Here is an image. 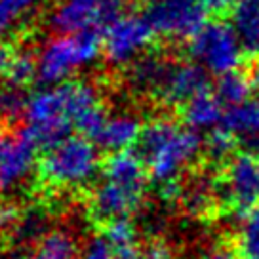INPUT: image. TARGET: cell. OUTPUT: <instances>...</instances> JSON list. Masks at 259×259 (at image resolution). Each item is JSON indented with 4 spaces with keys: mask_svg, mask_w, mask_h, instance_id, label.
<instances>
[{
    "mask_svg": "<svg viewBox=\"0 0 259 259\" xmlns=\"http://www.w3.org/2000/svg\"><path fill=\"white\" fill-rule=\"evenodd\" d=\"M143 158L149 178L158 185L179 179L181 171L204 151L198 132L170 118H154L143 126L136 147Z\"/></svg>",
    "mask_w": 259,
    "mask_h": 259,
    "instance_id": "1",
    "label": "cell"
},
{
    "mask_svg": "<svg viewBox=\"0 0 259 259\" xmlns=\"http://www.w3.org/2000/svg\"><path fill=\"white\" fill-rule=\"evenodd\" d=\"M101 149L84 136L73 134L59 145L44 151L38 179L54 191H86L101 178Z\"/></svg>",
    "mask_w": 259,
    "mask_h": 259,
    "instance_id": "2",
    "label": "cell"
},
{
    "mask_svg": "<svg viewBox=\"0 0 259 259\" xmlns=\"http://www.w3.org/2000/svg\"><path fill=\"white\" fill-rule=\"evenodd\" d=\"M103 56V31H86L73 36L54 34L36 52V82L56 88L73 80L80 69L92 67Z\"/></svg>",
    "mask_w": 259,
    "mask_h": 259,
    "instance_id": "3",
    "label": "cell"
},
{
    "mask_svg": "<svg viewBox=\"0 0 259 259\" xmlns=\"http://www.w3.org/2000/svg\"><path fill=\"white\" fill-rule=\"evenodd\" d=\"M23 120L25 128L29 130L40 151L59 145L73 136L74 130L61 86L32 92Z\"/></svg>",
    "mask_w": 259,
    "mask_h": 259,
    "instance_id": "4",
    "label": "cell"
},
{
    "mask_svg": "<svg viewBox=\"0 0 259 259\" xmlns=\"http://www.w3.org/2000/svg\"><path fill=\"white\" fill-rule=\"evenodd\" d=\"M128 0H59L48 14L54 34L73 36L86 31H105L126 14Z\"/></svg>",
    "mask_w": 259,
    "mask_h": 259,
    "instance_id": "5",
    "label": "cell"
},
{
    "mask_svg": "<svg viewBox=\"0 0 259 259\" xmlns=\"http://www.w3.org/2000/svg\"><path fill=\"white\" fill-rule=\"evenodd\" d=\"M221 206L248 215L259 208V154L251 151L235 153L218 176Z\"/></svg>",
    "mask_w": 259,
    "mask_h": 259,
    "instance_id": "6",
    "label": "cell"
},
{
    "mask_svg": "<svg viewBox=\"0 0 259 259\" xmlns=\"http://www.w3.org/2000/svg\"><path fill=\"white\" fill-rule=\"evenodd\" d=\"M242 50L233 25L225 21H211L189 42V54L194 63L219 76L240 69Z\"/></svg>",
    "mask_w": 259,
    "mask_h": 259,
    "instance_id": "7",
    "label": "cell"
},
{
    "mask_svg": "<svg viewBox=\"0 0 259 259\" xmlns=\"http://www.w3.org/2000/svg\"><path fill=\"white\" fill-rule=\"evenodd\" d=\"M156 32L145 16L126 12L103 31V57L113 67H126L145 56Z\"/></svg>",
    "mask_w": 259,
    "mask_h": 259,
    "instance_id": "8",
    "label": "cell"
},
{
    "mask_svg": "<svg viewBox=\"0 0 259 259\" xmlns=\"http://www.w3.org/2000/svg\"><path fill=\"white\" fill-rule=\"evenodd\" d=\"M143 16L156 34L179 40H193L208 25L200 0H153L145 4Z\"/></svg>",
    "mask_w": 259,
    "mask_h": 259,
    "instance_id": "9",
    "label": "cell"
},
{
    "mask_svg": "<svg viewBox=\"0 0 259 259\" xmlns=\"http://www.w3.org/2000/svg\"><path fill=\"white\" fill-rule=\"evenodd\" d=\"M38 145L29 130L0 132V191H10L38 170Z\"/></svg>",
    "mask_w": 259,
    "mask_h": 259,
    "instance_id": "10",
    "label": "cell"
},
{
    "mask_svg": "<svg viewBox=\"0 0 259 259\" xmlns=\"http://www.w3.org/2000/svg\"><path fill=\"white\" fill-rule=\"evenodd\" d=\"M147 189L124 185L113 179L99 178L90 191V215L97 227H103L114 219H130L141 208Z\"/></svg>",
    "mask_w": 259,
    "mask_h": 259,
    "instance_id": "11",
    "label": "cell"
},
{
    "mask_svg": "<svg viewBox=\"0 0 259 259\" xmlns=\"http://www.w3.org/2000/svg\"><path fill=\"white\" fill-rule=\"evenodd\" d=\"M206 90H210V80L204 67L194 61H171L154 99L162 105L183 107Z\"/></svg>",
    "mask_w": 259,
    "mask_h": 259,
    "instance_id": "12",
    "label": "cell"
},
{
    "mask_svg": "<svg viewBox=\"0 0 259 259\" xmlns=\"http://www.w3.org/2000/svg\"><path fill=\"white\" fill-rule=\"evenodd\" d=\"M143 126L145 124H141L138 114H132V113L111 114L103 132L96 139V145L109 154L122 153V151H132L134 147H138Z\"/></svg>",
    "mask_w": 259,
    "mask_h": 259,
    "instance_id": "13",
    "label": "cell"
},
{
    "mask_svg": "<svg viewBox=\"0 0 259 259\" xmlns=\"http://www.w3.org/2000/svg\"><path fill=\"white\" fill-rule=\"evenodd\" d=\"M223 103L219 101L211 90H206L202 94L193 97L187 105L181 107V120L183 126L189 130H215L219 124H223Z\"/></svg>",
    "mask_w": 259,
    "mask_h": 259,
    "instance_id": "14",
    "label": "cell"
},
{
    "mask_svg": "<svg viewBox=\"0 0 259 259\" xmlns=\"http://www.w3.org/2000/svg\"><path fill=\"white\" fill-rule=\"evenodd\" d=\"M181 204L185 213L196 219L211 218L218 210H221V198L218 191V178H198L189 187L183 189Z\"/></svg>",
    "mask_w": 259,
    "mask_h": 259,
    "instance_id": "15",
    "label": "cell"
},
{
    "mask_svg": "<svg viewBox=\"0 0 259 259\" xmlns=\"http://www.w3.org/2000/svg\"><path fill=\"white\" fill-rule=\"evenodd\" d=\"M170 65V59L147 52L145 56L139 57L136 63L130 65L128 80L132 84V88L154 96L160 88V84L164 82V78H166Z\"/></svg>",
    "mask_w": 259,
    "mask_h": 259,
    "instance_id": "16",
    "label": "cell"
},
{
    "mask_svg": "<svg viewBox=\"0 0 259 259\" xmlns=\"http://www.w3.org/2000/svg\"><path fill=\"white\" fill-rule=\"evenodd\" d=\"M233 29L244 52L259 56V0H238L233 12Z\"/></svg>",
    "mask_w": 259,
    "mask_h": 259,
    "instance_id": "17",
    "label": "cell"
},
{
    "mask_svg": "<svg viewBox=\"0 0 259 259\" xmlns=\"http://www.w3.org/2000/svg\"><path fill=\"white\" fill-rule=\"evenodd\" d=\"M78 246L71 233L56 229L50 231L38 244L32 246L27 259H78Z\"/></svg>",
    "mask_w": 259,
    "mask_h": 259,
    "instance_id": "18",
    "label": "cell"
},
{
    "mask_svg": "<svg viewBox=\"0 0 259 259\" xmlns=\"http://www.w3.org/2000/svg\"><path fill=\"white\" fill-rule=\"evenodd\" d=\"M221 126L235 136H246L250 139L259 136V97L227 109Z\"/></svg>",
    "mask_w": 259,
    "mask_h": 259,
    "instance_id": "19",
    "label": "cell"
},
{
    "mask_svg": "<svg viewBox=\"0 0 259 259\" xmlns=\"http://www.w3.org/2000/svg\"><path fill=\"white\" fill-rule=\"evenodd\" d=\"M46 225H48V211L40 206L27 208L21 211V218L12 233V238L19 244H38L50 233V231L46 233Z\"/></svg>",
    "mask_w": 259,
    "mask_h": 259,
    "instance_id": "20",
    "label": "cell"
},
{
    "mask_svg": "<svg viewBox=\"0 0 259 259\" xmlns=\"http://www.w3.org/2000/svg\"><path fill=\"white\" fill-rule=\"evenodd\" d=\"M253 92L248 82V76L244 74V71H233L227 73L223 76H219L218 88H215V96L219 97L221 103H225L229 109L238 107L250 101V94Z\"/></svg>",
    "mask_w": 259,
    "mask_h": 259,
    "instance_id": "21",
    "label": "cell"
},
{
    "mask_svg": "<svg viewBox=\"0 0 259 259\" xmlns=\"http://www.w3.org/2000/svg\"><path fill=\"white\" fill-rule=\"evenodd\" d=\"M29 97L31 94H27L25 88L14 86L10 82H2L0 84V120L8 124L23 120Z\"/></svg>",
    "mask_w": 259,
    "mask_h": 259,
    "instance_id": "22",
    "label": "cell"
},
{
    "mask_svg": "<svg viewBox=\"0 0 259 259\" xmlns=\"http://www.w3.org/2000/svg\"><path fill=\"white\" fill-rule=\"evenodd\" d=\"M235 134H231L229 130L219 126L208 134V138L204 141V153H206V158L213 164H227V160L235 154Z\"/></svg>",
    "mask_w": 259,
    "mask_h": 259,
    "instance_id": "23",
    "label": "cell"
},
{
    "mask_svg": "<svg viewBox=\"0 0 259 259\" xmlns=\"http://www.w3.org/2000/svg\"><path fill=\"white\" fill-rule=\"evenodd\" d=\"M32 80H36V52L16 50V56L12 59V65H10L4 82L25 88Z\"/></svg>",
    "mask_w": 259,
    "mask_h": 259,
    "instance_id": "24",
    "label": "cell"
},
{
    "mask_svg": "<svg viewBox=\"0 0 259 259\" xmlns=\"http://www.w3.org/2000/svg\"><path fill=\"white\" fill-rule=\"evenodd\" d=\"M38 2L40 0H0V40L8 36Z\"/></svg>",
    "mask_w": 259,
    "mask_h": 259,
    "instance_id": "25",
    "label": "cell"
},
{
    "mask_svg": "<svg viewBox=\"0 0 259 259\" xmlns=\"http://www.w3.org/2000/svg\"><path fill=\"white\" fill-rule=\"evenodd\" d=\"M99 233L105 236L107 242L113 248L138 244V229L132 223V219H114L111 223L99 227Z\"/></svg>",
    "mask_w": 259,
    "mask_h": 259,
    "instance_id": "26",
    "label": "cell"
},
{
    "mask_svg": "<svg viewBox=\"0 0 259 259\" xmlns=\"http://www.w3.org/2000/svg\"><path fill=\"white\" fill-rule=\"evenodd\" d=\"M238 251L246 257H259V208L250 211L244 218V225L240 231Z\"/></svg>",
    "mask_w": 259,
    "mask_h": 259,
    "instance_id": "27",
    "label": "cell"
},
{
    "mask_svg": "<svg viewBox=\"0 0 259 259\" xmlns=\"http://www.w3.org/2000/svg\"><path fill=\"white\" fill-rule=\"evenodd\" d=\"M78 259H116V255L105 236L97 233L84 244V248L78 253Z\"/></svg>",
    "mask_w": 259,
    "mask_h": 259,
    "instance_id": "28",
    "label": "cell"
},
{
    "mask_svg": "<svg viewBox=\"0 0 259 259\" xmlns=\"http://www.w3.org/2000/svg\"><path fill=\"white\" fill-rule=\"evenodd\" d=\"M143 259H176L171 246L162 238H153L141 246Z\"/></svg>",
    "mask_w": 259,
    "mask_h": 259,
    "instance_id": "29",
    "label": "cell"
},
{
    "mask_svg": "<svg viewBox=\"0 0 259 259\" xmlns=\"http://www.w3.org/2000/svg\"><path fill=\"white\" fill-rule=\"evenodd\" d=\"M21 208L14 202L0 204V233H14L17 221L21 218Z\"/></svg>",
    "mask_w": 259,
    "mask_h": 259,
    "instance_id": "30",
    "label": "cell"
},
{
    "mask_svg": "<svg viewBox=\"0 0 259 259\" xmlns=\"http://www.w3.org/2000/svg\"><path fill=\"white\" fill-rule=\"evenodd\" d=\"M208 16L215 17V21H223V17L233 16L238 0H200Z\"/></svg>",
    "mask_w": 259,
    "mask_h": 259,
    "instance_id": "31",
    "label": "cell"
},
{
    "mask_svg": "<svg viewBox=\"0 0 259 259\" xmlns=\"http://www.w3.org/2000/svg\"><path fill=\"white\" fill-rule=\"evenodd\" d=\"M14 56H16V48H12L10 44L0 40V78H6Z\"/></svg>",
    "mask_w": 259,
    "mask_h": 259,
    "instance_id": "32",
    "label": "cell"
},
{
    "mask_svg": "<svg viewBox=\"0 0 259 259\" xmlns=\"http://www.w3.org/2000/svg\"><path fill=\"white\" fill-rule=\"evenodd\" d=\"M200 259H238V251L231 244H221V246H215L213 250H210L208 253H204Z\"/></svg>",
    "mask_w": 259,
    "mask_h": 259,
    "instance_id": "33",
    "label": "cell"
},
{
    "mask_svg": "<svg viewBox=\"0 0 259 259\" xmlns=\"http://www.w3.org/2000/svg\"><path fill=\"white\" fill-rule=\"evenodd\" d=\"M244 74L248 76V82L253 92H259V56L250 57V61L246 63V67L242 69Z\"/></svg>",
    "mask_w": 259,
    "mask_h": 259,
    "instance_id": "34",
    "label": "cell"
},
{
    "mask_svg": "<svg viewBox=\"0 0 259 259\" xmlns=\"http://www.w3.org/2000/svg\"><path fill=\"white\" fill-rule=\"evenodd\" d=\"M143 2H145V4H149V2H153V0H143Z\"/></svg>",
    "mask_w": 259,
    "mask_h": 259,
    "instance_id": "35",
    "label": "cell"
},
{
    "mask_svg": "<svg viewBox=\"0 0 259 259\" xmlns=\"http://www.w3.org/2000/svg\"><path fill=\"white\" fill-rule=\"evenodd\" d=\"M246 259H259V257H246Z\"/></svg>",
    "mask_w": 259,
    "mask_h": 259,
    "instance_id": "36",
    "label": "cell"
}]
</instances>
